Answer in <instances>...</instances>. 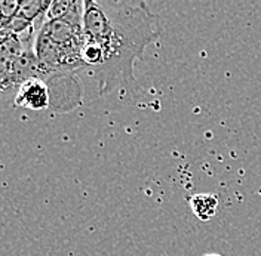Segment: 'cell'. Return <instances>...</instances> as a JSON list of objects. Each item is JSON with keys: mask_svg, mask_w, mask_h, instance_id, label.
Segmentation results:
<instances>
[{"mask_svg": "<svg viewBox=\"0 0 261 256\" xmlns=\"http://www.w3.org/2000/svg\"><path fill=\"white\" fill-rule=\"evenodd\" d=\"M85 46L82 60L98 83V94L114 91L134 94L138 89L135 63L156 43L162 29L159 18L141 0H85Z\"/></svg>", "mask_w": 261, "mask_h": 256, "instance_id": "1", "label": "cell"}, {"mask_svg": "<svg viewBox=\"0 0 261 256\" xmlns=\"http://www.w3.org/2000/svg\"><path fill=\"white\" fill-rule=\"evenodd\" d=\"M50 91L46 81L40 79H32L22 83L14 98V107L27 108L34 111H42L50 108Z\"/></svg>", "mask_w": 261, "mask_h": 256, "instance_id": "2", "label": "cell"}, {"mask_svg": "<svg viewBox=\"0 0 261 256\" xmlns=\"http://www.w3.org/2000/svg\"><path fill=\"white\" fill-rule=\"evenodd\" d=\"M27 49L19 36L15 34H0V77H6L12 64Z\"/></svg>", "mask_w": 261, "mask_h": 256, "instance_id": "3", "label": "cell"}, {"mask_svg": "<svg viewBox=\"0 0 261 256\" xmlns=\"http://www.w3.org/2000/svg\"><path fill=\"white\" fill-rule=\"evenodd\" d=\"M189 206L197 219L208 222L217 215L218 210V197L210 192H199L189 197Z\"/></svg>", "mask_w": 261, "mask_h": 256, "instance_id": "4", "label": "cell"}, {"mask_svg": "<svg viewBox=\"0 0 261 256\" xmlns=\"http://www.w3.org/2000/svg\"><path fill=\"white\" fill-rule=\"evenodd\" d=\"M82 6H83V2H77V0H54L46 12L45 21L67 18Z\"/></svg>", "mask_w": 261, "mask_h": 256, "instance_id": "5", "label": "cell"}, {"mask_svg": "<svg viewBox=\"0 0 261 256\" xmlns=\"http://www.w3.org/2000/svg\"><path fill=\"white\" fill-rule=\"evenodd\" d=\"M21 0H3L0 2V33L5 32L19 11Z\"/></svg>", "mask_w": 261, "mask_h": 256, "instance_id": "6", "label": "cell"}, {"mask_svg": "<svg viewBox=\"0 0 261 256\" xmlns=\"http://www.w3.org/2000/svg\"><path fill=\"white\" fill-rule=\"evenodd\" d=\"M11 88H14V86H12V83L9 81L8 77H0V96L3 95L6 91H9Z\"/></svg>", "mask_w": 261, "mask_h": 256, "instance_id": "7", "label": "cell"}, {"mask_svg": "<svg viewBox=\"0 0 261 256\" xmlns=\"http://www.w3.org/2000/svg\"><path fill=\"white\" fill-rule=\"evenodd\" d=\"M203 256H221V255H218V253H206V255H203Z\"/></svg>", "mask_w": 261, "mask_h": 256, "instance_id": "8", "label": "cell"}]
</instances>
